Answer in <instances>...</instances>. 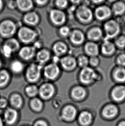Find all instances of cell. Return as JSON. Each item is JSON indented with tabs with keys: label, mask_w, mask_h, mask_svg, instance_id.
<instances>
[{
	"label": "cell",
	"mask_w": 125,
	"mask_h": 126,
	"mask_svg": "<svg viewBox=\"0 0 125 126\" xmlns=\"http://www.w3.org/2000/svg\"><path fill=\"white\" fill-rule=\"evenodd\" d=\"M113 77L117 82H125V68L123 67L116 68L113 72Z\"/></svg>",
	"instance_id": "cell-30"
},
{
	"label": "cell",
	"mask_w": 125,
	"mask_h": 126,
	"mask_svg": "<svg viewBox=\"0 0 125 126\" xmlns=\"http://www.w3.org/2000/svg\"><path fill=\"white\" fill-rule=\"evenodd\" d=\"M106 38L105 40H109L118 35L120 32V26L117 21L111 20L107 22L104 26Z\"/></svg>",
	"instance_id": "cell-5"
},
{
	"label": "cell",
	"mask_w": 125,
	"mask_h": 126,
	"mask_svg": "<svg viewBox=\"0 0 125 126\" xmlns=\"http://www.w3.org/2000/svg\"><path fill=\"white\" fill-rule=\"evenodd\" d=\"M100 63V60L97 56L90 57L89 59V64L92 67L97 66Z\"/></svg>",
	"instance_id": "cell-41"
},
{
	"label": "cell",
	"mask_w": 125,
	"mask_h": 126,
	"mask_svg": "<svg viewBox=\"0 0 125 126\" xmlns=\"http://www.w3.org/2000/svg\"><path fill=\"white\" fill-rule=\"evenodd\" d=\"M6 4L7 8L10 10H14L17 9L16 0H7L6 1Z\"/></svg>",
	"instance_id": "cell-40"
},
{
	"label": "cell",
	"mask_w": 125,
	"mask_h": 126,
	"mask_svg": "<svg viewBox=\"0 0 125 126\" xmlns=\"http://www.w3.org/2000/svg\"><path fill=\"white\" fill-rule=\"evenodd\" d=\"M112 98L116 101H120L125 98V87L118 86L113 89L112 93Z\"/></svg>",
	"instance_id": "cell-21"
},
{
	"label": "cell",
	"mask_w": 125,
	"mask_h": 126,
	"mask_svg": "<svg viewBox=\"0 0 125 126\" xmlns=\"http://www.w3.org/2000/svg\"><path fill=\"white\" fill-rule=\"evenodd\" d=\"M44 66L37 62L32 63L26 68L25 76L26 80L31 84H35L40 80Z\"/></svg>",
	"instance_id": "cell-2"
},
{
	"label": "cell",
	"mask_w": 125,
	"mask_h": 126,
	"mask_svg": "<svg viewBox=\"0 0 125 126\" xmlns=\"http://www.w3.org/2000/svg\"><path fill=\"white\" fill-rule=\"evenodd\" d=\"M92 116L90 113L88 111H83L80 114L79 121L80 123L83 125L86 126L91 122Z\"/></svg>",
	"instance_id": "cell-31"
},
{
	"label": "cell",
	"mask_w": 125,
	"mask_h": 126,
	"mask_svg": "<svg viewBox=\"0 0 125 126\" xmlns=\"http://www.w3.org/2000/svg\"><path fill=\"white\" fill-rule=\"evenodd\" d=\"M87 35L90 40L93 41H97L102 37V31L100 28H93L88 31Z\"/></svg>",
	"instance_id": "cell-24"
},
{
	"label": "cell",
	"mask_w": 125,
	"mask_h": 126,
	"mask_svg": "<svg viewBox=\"0 0 125 126\" xmlns=\"http://www.w3.org/2000/svg\"><path fill=\"white\" fill-rule=\"evenodd\" d=\"M10 102L12 106L17 108L21 107L23 104L22 97L19 94H13L11 97Z\"/></svg>",
	"instance_id": "cell-33"
},
{
	"label": "cell",
	"mask_w": 125,
	"mask_h": 126,
	"mask_svg": "<svg viewBox=\"0 0 125 126\" xmlns=\"http://www.w3.org/2000/svg\"><path fill=\"white\" fill-rule=\"evenodd\" d=\"M52 59V63H53L58 64V63H60L61 58L59 56H56L54 55V56L53 57Z\"/></svg>",
	"instance_id": "cell-47"
},
{
	"label": "cell",
	"mask_w": 125,
	"mask_h": 126,
	"mask_svg": "<svg viewBox=\"0 0 125 126\" xmlns=\"http://www.w3.org/2000/svg\"><path fill=\"white\" fill-rule=\"evenodd\" d=\"M76 16L82 22H88L91 20L93 17V12L88 6L82 5L76 10Z\"/></svg>",
	"instance_id": "cell-9"
},
{
	"label": "cell",
	"mask_w": 125,
	"mask_h": 126,
	"mask_svg": "<svg viewBox=\"0 0 125 126\" xmlns=\"http://www.w3.org/2000/svg\"><path fill=\"white\" fill-rule=\"evenodd\" d=\"M112 12L115 16L122 15L125 12V3L122 1H118L113 4Z\"/></svg>",
	"instance_id": "cell-29"
},
{
	"label": "cell",
	"mask_w": 125,
	"mask_h": 126,
	"mask_svg": "<svg viewBox=\"0 0 125 126\" xmlns=\"http://www.w3.org/2000/svg\"><path fill=\"white\" fill-rule=\"evenodd\" d=\"M3 126V121H2L1 118L0 117V126Z\"/></svg>",
	"instance_id": "cell-51"
},
{
	"label": "cell",
	"mask_w": 125,
	"mask_h": 126,
	"mask_svg": "<svg viewBox=\"0 0 125 126\" xmlns=\"http://www.w3.org/2000/svg\"><path fill=\"white\" fill-rule=\"evenodd\" d=\"M55 88L51 82H45L39 88V94L42 99H49L54 95Z\"/></svg>",
	"instance_id": "cell-8"
},
{
	"label": "cell",
	"mask_w": 125,
	"mask_h": 126,
	"mask_svg": "<svg viewBox=\"0 0 125 126\" xmlns=\"http://www.w3.org/2000/svg\"><path fill=\"white\" fill-rule=\"evenodd\" d=\"M117 62L121 66H125V54L119 55L117 59Z\"/></svg>",
	"instance_id": "cell-42"
},
{
	"label": "cell",
	"mask_w": 125,
	"mask_h": 126,
	"mask_svg": "<svg viewBox=\"0 0 125 126\" xmlns=\"http://www.w3.org/2000/svg\"><path fill=\"white\" fill-rule=\"evenodd\" d=\"M118 110L115 106L112 105L107 106L103 109L102 114L107 118H113L116 115Z\"/></svg>",
	"instance_id": "cell-28"
},
{
	"label": "cell",
	"mask_w": 125,
	"mask_h": 126,
	"mask_svg": "<svg viewBox=\"0 0 125 126\" xmlns=\"http://www.w3.org/2000/svg\"><path fill=\"white\" fill-rule=\"evenodd\" d=\"M54 55L61 57L67 52L68 47L65 43L61 41H57L53 45L52 48Z\"/></svg>",
	"instance_id": "cell-16"
},
{
	"label": "cell",
	"mask_w": 125,
	"mask_h": 126,
	"mask_svg": "<svg viewBox=\"0 0 125 126\" xmlns=\"http://www.w3.org/2000/svg\"><path fill=\"white\" fill-rule=\"evenodd\" d=\"M10 72L5 68L0 69V88H3L9 85L11 81Z\"/></svg>",
	"instance_id": "cell-19"
},
{
	"label": "cell",
	"mask_w": 125,
	"mask_h": 126,
	"mask_svg": "<svg viewBox=\"0 0 125 126\" xmlns=\"http://www.w3.org/2000/svg\"><path fill=\"white\" fill-rule=\"evenodd\" d=\"M85 52L90 57L97 56L99 53V47L98 45L94 42L86 43L85 47Z\"/></svg>",
	"instance_id": "cell-23"
},
{
	"label": "cell",
	"mask_w": 125,
	"mask_h": 126,
	"mask_svg": "<svg viewBox=\"0 0 125 126\" xmlns=\"http://www.w3.org/2000/svg\"><path fill=\"white\" fill-rule=\"evenodd\" d=\"M59 32L61 36L63 37H67L69 36L71 31L69 28L67 26H63L60 27L59 30Z\"/></svg>",
	"instance_id": "cell-37"
},
{
	"label": "cell",
	"mask_w": 125,
	"mask_h": 126,
	"mask_svg": "<svg viewBox=\"0 0 125 126\" xmlns=\"http://www.w3.org/2000/svg\"><path fill=\"white\" fill-rule=\"evenodd\" d=\"M61 68L58 64L51 63L44 65L42 74L44 78L49 81L56 80L61 74Z\"/></svg>",
	"instance_id": "cell-4"
},
{
	"label": "cell",
	"mask_w": 125,
	"mask_h": 126,
	"mask_svg": "<svg viewBox=\"0 0 125 126\" xmlns=\"http://www.w3.org/2000/svg\"><path fill=\"white\" fill-rule=\"evenodd\" d=\"M23 21L26 26L33 27L37 26L40 22V17L37 12L31 11L24 14Z\"/></svg>",
	"instance_id": "cell-11"
},
{
	"label": "cell",
	"mask_w": 125,
	"mask_h": 126,
	"mask_svg": "<svg viewBox=\"0 0 125 126\" xmlns=\"http://www.w3.org/2000/svg\"><path fill=\"white\" fill-rule=\"evenodd\" d=\"M4 6V1L0 0V12H1L3 10Z\"/></svg>",
	"instance_id": "cell-48"
},
{
	"label": "cell",
	"mask_w": 125,
	"mask_h": 126,
	"mask_svg": "<svg viewBox=\"0 0 125 126\" xmlns=\"http://www.w3.org/2000/svg\"><path fill=\"white\" fill-rule=\"evenodd\" d=\"M18 114L15 110L8 109L5 111L4 119L5 121L9 125H12L17 120Z\"/></svg>",
	"instance_id": "cell-25"
},
{
	"label": "cell",
	"mask_w": 125,
	"mask_h": 126,
	"mask_svg": "<svg viewBox=\"0 0 125 126\" xmlns=\"http://www.w3.org/2000/svg\"><path fill=\"white\" fill-rule=\"evenodd\" d=\"M2 65H3V63H2V61L1 59L0 58V69H1Z\"/></svg>",
	"instance_id": "cell-50"
},
{
	"label": "cell",
	"mask_w": 125,
	"mask_h": 126,
	"mask_svg": "<svg viewBox=\"0 0 125 126\" xmlns=\"http://www.w3.org/2000/svg\"><path fill=\"white\" fill-rule=\"evenodd\" d=\"M0 52L2 54L4 57L7 59H9L12 57L13 54V52L7 44L3 43L2 44L0 47Z\"/></svg>",
	"instance_id": "cell-34"
},
{
	"label": "cell",
	"mask_w": 125,
	"mask_h": 126,
	"mask_svg": "<svg viewBox=\"0 0 125 126\" xmlns=\"http://www.w3.org/2000/svg\"><path fill=\"white\" fill-rule=\"evenodd\" d=\"M118 126H125V121H122L120 123Z\"/></svg>",
	"instance_id": "cell-49"
},
{
	"label": "cell",
	"mask_w": 125,
	"mask_h": 126,
	"mask_svg": "<svg viewBox=\"0 0 125 126\" xmlns=\"http://www.w3.org/2000/svg\"><path fill=\"white\" fill-rule=\"evenodd\" d=\"M34 4L37 5L38 7H44L47 5L49 3V0H35L34 1Z\"/></svg>",
	"instance_id": "cell-43"
},
{
	"label": "cell",
	"mask_w": 125,
	"mask_h": 126,
	"mask_svg": "<svg viewBox=\"0 0 125 126\" xmlns=\"http://www.w3.org/2000/svg\"><path fill=\"white\" fill-rule=\"evenodd\" d=\"M101 51L102 53L105 55H112L115 52V45L109 40H105L101 45Z\"/></svg>",
	"instance_id": "cell-22"
},
{
	"label": "cell",
	"mask_w": 125,
	"mask_h": 126,
	"mask_svg": "<svg viewBox=\"0 0 125 126\" xmlns=\"http://www.w3.org/2000/svg\"><path fill=\"white\" fill-rule=\"evenodd\" d=\"M10 68L12 73L15 75H19L24 71L25 66L23 62L17 59L12 60L10 63Z\"/></svg>",
	"instance_id": "cell-18"
},
{
	"label": "cell",
	"mask_w": 125,
	"mask_h": 126,
	"mask_svg": "<svg viewBox=\"0 0 125 126\" xmlns=\"http://www.w3.org/2000/svg\"><path fill=\"white\" fill-rule=\"evenodd\" d=\"M86 94V92L85 89L80 86L75 87L73 89L71 92L72 96L76 100H81L84 99Z\"/></svg>",
	"instance_id": "cell-26"
},
{
	"label": "cell",
	"mask_w": 125,
	"mask_h": 126,
	"mask_svg": "<svg viewBox=\"0 0 125 126\" xmlns=\"http://www.w3.org/2000/svg\"><path fill=\"white\" fill-rule=\"evenodd\" d=\"M7 104V101L5 99L3 98L0 99V108H4L6 107Z\"/></svg>",
	"instance_id": "cell-45"
},
{
	"label": "cell",
	"mask_w": 125,
	"mask_h": 126,
	"mask_svg": "<svg viewBox=\"0 0 125 126\" xmlns=\"http://www.w3.org/2000/svg\"><path fill=\"white\" fill-rule=\"evenodd\" d=\"M31 106L35 111H39L42 109L43 103L40 99L35 98L31 101Z\"/></svg>",
	"instance_id": "cell-35"
},
{
	"label": "cell",
	"mask_w": 125,
	"mask_h": 126,
	"mask_svg": "<svg viewBox=\"0 0 125 126\" xmlns=\"http://www.w3.org/2000/svg\"><path fill=\"white\" fill-rule=\"evenodd\" d=\"M112 10L109 7L102 5L96 8L95 14L99 20L103 21L108 19L111 16Z\"/></svg>",
	"instance_id": "cell-13"
},
{
	"label": "cell",
	"mask_w": 125,
	"mask_h": 126,
	"mask_svg": "<svg viewBox=\"0 0 125 126\" xmlns=\"http://www.w3.org/2000/svg\"><path fill=\"white\" fill-rule=\"evenodd\" d=\"M26 94L30 97H34L39 94V88L34 84L27 86L25 89Z\"/></svg>",
	"instance_id": "cell-32"
},
{
	"label": "cell",
	"mask_w": 125,
	"mask_h": 126,
	"mask_svg": "<svg viewBox=\"0 0 125 126\" xmlns=\"http://www.w3.org/2000/svg\"><path fill=\"white\" fill-rule=\"evenodd\" d=\"M17 24L12 20L5 19L0 22V37L7 39L17 34Z\"/></svg>",
	"instance_id": "cell-3"
},
{
	"label": "cell",
	"mask_w": 125,
	"mask_h": 126,
	"mask_svg": "<svg viewBox=\"0 0 125 126\" xmlns=\"http://www.w3.org/2000/svg\"><path fill=\"white\" fill-rule=\"evenodd\" d=\"M16 2L17 9L25 14L33 11L35 5L34 1L31 0H18Z\"/></svg>",
	"instance_id": "cell-15"
},
{
	"label": "cell",
	"mask_w": 125,
	"mask_h": 126,
	"mask_svg": "<svg viewBox=\"0 0 125 126\" xmlns=\"http://www.w3.org/2000/svg\"><path fill=\"white\" fill-rule=\"evenodd\" d=\"M37 62L44 66L51 59V51L46 48H43L37 51L35 56Z\"/></svg>",
	"instance_id": "cell-12"
},
{
	"label": "cell",
	"mask_w": 125,
	"mask_h": 126,
	"mask_svg": "<svg viewBox=\"0 0 125 126\" xmlns=\"http://www.w3.org/2000/svg\"><path fill=\"white\" fill-rule=\"evenodd\" d=\"M96 72L89 67L82 68L80 73V79L83 84H90L96 80Z\"/></svg>",
	"instance_id": "cell-10"
},
{
	"label": "cell",
	"mask_w": 125,
	"mask_h": 126,
	"mask_svg": "<svg viewBox=\"0 0 125 126\" xmlns=\"http://www.w3.org/2000/svg\"><path fill=\"white\" fill-rule=\"evenodd\" d=\"M60 63L61 67L66 71H70L74 69L77 64L75 58L70 56L62 57L61 59Z\"/></svg>",
	"instance_id": "cell-14"
},
{
	"label": "cell",
	"mask_w": 125,
	"mask_h": 126,
	"mask_svg": "<svg viewBox=\"0 0 125 126\" xmlns=\"http://www.w3.org/2000/svg\"><path fill=\"white\" fill-rule=\"evenodd\" d=\"M3 43L8 45L12 50L14 53L18 52L21 48L20 42L13 37L6 39Z\"/></svg>",
	"instance_id": "cell-27"
},
{
	"label": "cell",
	"mask_w": 125,
	"mask_h": 126,
	"mask_svg": "<svg viewBox=\"0 0 125 126\" xmlns=\"http://www.w3.org/2000/svg\"><path fill=\"white\" fill-rule=\"evenodd\" d=\"M34 126H48L47 123L46 122L42 120L37 121Z\"/></svg>",
	"instance_id": "cell-46"
},
{
	"label": "cell",
	"mask_w": 125,
	"mask_h": 126,
	"mask_svg": "<svg viewBox=\"0 0 125 126\" xmlns=\"http://www.w3.org/2000/svg\"><path fill=\"white\" fill-rule=\"evenodd\" d=\"M49 17L51 23L57 26H62L66 21V15L64 12L58 9L50 10Z\"/></svg>",
	"instance_id": "cell-6"
},
{
	"label": "cell",
	"mask_w": 125,
	"mask_h": 126,
	"mask_svg": "<svg viewBox=\"0 0 125 126\" xmlns=\"http://www.w3.org/2000/svg\"><path fill=\"white\" fill-rule=\"evenodd\" d=\"M115 44L120 48H124L125 47V36H120L117 38L115 41Z\"/></svg>",
	"instance_id": "cell-39"
},
{
	"label": "cell",
	"mask_w": 125,
	"mask_h": 126,
	"mask_svg": "<svg viewBox=\"0 0 125 126\" xmlns=\"http://www.w3.org/2000/svg\"><path fill=\"white\" fill-rule=\"evenodd\" d=\"M55 5L57 9L61 10L66 8L68 5V2L65 0H58L55 1Z\"/></svg>",
	"instance_id": "cell-38"
},
{
	"label": "cell",
	"mask_w": 125,
	"mask_h": 126,
	"mask_svg": "<svg viewBox=\"0 0 125 126\" xmlns=\"http://www.w3.org/2000/svg\"><path fill=\"white\" fill-rule=\"evenodd\" d=\"M37 50L32 45H25L21 47L18 55L21 60L24 61L29 62L35 58Z\"/></svg>",
	"instance_id": "cell-7"
},
{
	"label": "cell",
	"mask_w": 125,
	"mask_h": 126,
	"mask_svg": "<svg viewBox=\"0 0 125 126\" xmlns=\"http://www.w3.org/2000/svg\"><path fill=\"white\" fill-rule=\"evenodd\" d=\"M69 38L71 42L75 45H80L85 41V35L81 31L78 30L71 32Z\"/></svg>",
	"instance_id": "cell-17"
},
{
	"label": "cell",
	"mask_w": 125,
	"mask_h": 126,
	"mask_svg": "<svg viewBox=\"0 0 125 126\" xmlns=\"http://www.w3.org/2000/svg\"><path fill=\"white\" fill-rule=\"evenodd\" d=\"M32 46H33L38 51V50H39V49H42V46H43V43L40 40H37L36 41H35L33 44V45Z\"/></svg>",
	"instance_id": "cell-44"
},
{
	"label": "cell",
	"mask_w": 125,
	"mask_h": 126,
	"mask_svg": "<svg viewBox=\"0 0 125 126\" xmlns=\"http://www.w3.org/2000/svg\"><path fill=\"white\" fill-rule=\"evenodd\" d=\"M77 111L73 106H68L63 109L62 116L64 119L67 121H71L76 117Z\"/></svg>",
	"instance_id": "cell-20"
},
{
	"label": "cell",
	"mask_w": 125,
	"mask_h": 126,
	"mask_svg": "<svg viewBox=\"0 0 125 126\" xmlns=\"http://www.w3.org/2000/svg\"><path fill=\"white\" fill-rule=\"evenodd\" d=\"M77 63L79 66L82 68H85L88 67L89 64V59L86 56L82 55L78 57Z\"/></svg>",
	"instance_id": "cell-36"
},
{
	"label": "cell",
	"mask_w": 125,
	"mask_h": 126,
	"mask_svg": "<svg viewBox=\"0 0 125 126\" xmlns=\"http://www.w3.org/2000/svg\"><path fill=\"white\" fill-rule=\"evenodd\" d=\"M18 39L25 45L33 44L37 40L39 34L37 30L27 26L19 28L17 32Z\"/></svg>",
	"instance_id": "cell-1"
}]
</instances>
